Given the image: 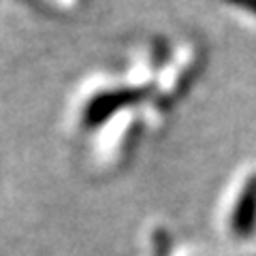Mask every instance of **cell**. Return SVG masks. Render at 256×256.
Wrapping results in <instances>:
<instances>
[{"instance_id": "7a4b0ae2", "label": "cell", "mask_w": 256, "mask_h": 256, "mask_svg": "<svg viewBox=\"0 0 256 256\" xmlns=\"http://www.w3.org/2000/svg\"><path fill=\"white\" fill-rule=\"evenodd\" d=\"M230 228L237 237H250L256 230V173L246 180L230 216Z\"/></svg>"}, {"instance_id": "3957f363", "label": "cell", "mask_w": 256, "mask_h": 256, "mask_svg": "<svg viewBox=\"0 0 256 256\" xmlns=\"http://www.w3.org/2000/svg\"><path fill=\"white\" fill-rule=\"evenodd\" d=\"M224 2L230 6H237V9H242L246 13L256 15V0H224Z\"/></svg>"}, {"instance_id": "6da1fadb", "label": "cell", "mask_w": 256, "mask_h": 256, "mask_svg": "<svg viewBox=\"0 0 256 256\" xmlns=\"http://www.w3.org/2000/svg\"><path fill=\"white\" fill-rule=\"evenodd\" d=\"M148 90L143 88H120V90H107V92H100L98 96H94L88 105L84 118L88 120L90 126L96 124H102L109 116H114L116 111H122L126 107L134 105L146 98Z\"/></svg>"}]
</instances>
